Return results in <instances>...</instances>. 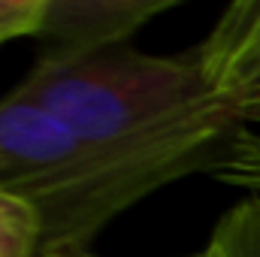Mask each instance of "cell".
I'll use <instances>...</instances> for the list:
<instances>
[{
    "mask_svg": "<svg viewBox=\"0 0 260 257\" xmlns=\"http://www.w3.org/2000/svg\"><path fill=\"white\" fill-rule=\"evenodd\" d=\"M82 257H91V254H82ZM194 257H212V251H209V248H206V251H203V254H194Z\"/></svg>",
    "mask_w": 260,
    "mask_h": 257,
    "instance_id": "9c48e42d",
    "label": "cell"
},
{
    "mask_svg": "<svg viewBox=\"0 0 260 257\" xmlns=\"http://www.w3.org/2000/svg\"><path fill=\"white\" fill-rule=\"evenodd\" d=\"M239 212H242V218H245V221H248V224H251V227H254V230L260 233V197H257V200H251V203H248V209L242 206ZM209 251H212V257H224V254H221V248H218V245H209Z\"/></svg>",
    "mask_w": 260,
    "mask_h": 257,
    "instance_id": "ba28073f",
    "label": "cell"
},
{
    "mask_svg": "<svg viewBox=\"0 0 260 257\" xmlns=\"http://www.w3.org/2000/svg\"><path fill=\"white\" fill-rule=\"evenodd\" d=\"M15 97L43 106L85 142L145 136L224 100L209 85L197 52L142 55L130 49L46 55Z\"/></svg>",
    "mask_w": 260,
    "mask_h": 257,
    "instance_id": "7a4b0ae2",
    "label": "cell"
},
{
    "mask_svg": "<svg viewBox=\"0 0 260 257\" xmlns=\"http://www.w3.org/2000/svg\"><path fill=\"white\" fill-rule=\"evenodd\" d=\"M206 173L260 197V103L239 109L236 127Z\"/></svg>",
    "mask_w": 260,
    "mask_h": 257,
    "instance_id": "5b68a950",
    "label": "cell"
},
{
    "mask_svg": "<svg viewBox=\"0 0 260 257\" xmlns=\"http://www.w3.org/2000/svg\"><path fill=\"white\" fill-rule=\"evenodd\" d=\"M200 67L233 106L260 103V0H236L224 9L212 34L194 49Z\"/></svg>",
    "mask_w": 260,
    "mask_h": 257,
    "instance_id": "3957f363",
    "label": "cell"
},
{
    "mask_svg": "<svg viewBox=\"0 0 260 257\" xmlns=\"http://www.w3.org/2000/svg\"><path fill=\"white\" fill-rule=\"evenodd\" d=\"M167 6L173 0H49L43 34L55 43L52 55L103 52Z\"/></svg>",
    "mask_w": 260,
    "mask_h": 257,
    "instance_id": "277c9868",
    "label": "cell"
},
{
    "mask_svg": "<svg viewBox=\"0 0 260 257\" xmlns=\"http://www.w3.org/2000/svg\"><path fill=\"white\" fill-rule=\"evenodd\" d=\"M239 106L218 100L164 130L85 142L43 106L0 100V188L40 215L43 257H82L94 233L130 203L194 170H209Z\"/></svg>",
    "mask_w": 260,
    "mask_h": 257,
    "instance_id": "6da1fadb",
    "label": "cell"
},
{
    "mask_svg": "<svg viewBox=\"0 0 260 257\" xmlns=\"http://www.w3.org/2000/svg\"><path fill=\"white\" fill-rule=\"evenodd\" d=\"M40 248L37 209L0 188V257H30Z\"/></svg>",
    "mask_w": 260,
    "mask_h": 257,
    "instance_id": "8992f818",
    "label": "cell"
},
{
    "mask_svg": "<svg viewBox=\"0 0 260 257\" xmlns=\"http://www.w3.org/2000/svg\"><path fill=\"white\" fill-rule=\"evenodd\" d=\"M49 0H0V43L43 34Z\"/></svg>",
    "mask_w": 260,
    "mask_h": 257,
    "instance_id": "52a82bcc",
    "label": "cell"
}]
</instances>
